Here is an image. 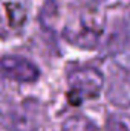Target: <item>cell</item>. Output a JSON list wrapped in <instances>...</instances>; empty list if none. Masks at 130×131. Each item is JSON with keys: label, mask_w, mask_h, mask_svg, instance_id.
I'll return each mask as SVG.
<instances>
[{"label": "cell", "mask_w": 130, "mask_h": 131, "mask_svg": "<svg viewBox=\"0 0 130 131\" xmlns=\"http://www.w3.org/2000/svg\"><path fill=\"white\" fill-rule=\"evenodd\" d=\"M103 32L104 25L99 15L94 11H86L66 25L63 29V37L70 44L80 49H94L99 44Z\"/></svg>", "instance_id": "cell-1"}, {"label": "cell", "mask_w": 130, "mask_h": 131, "mask_svg": "<svg viewBox=\"0 0 130 131\" xmlns=\"http://www.w3.org/2000/svg\"><path fill=\"white\" fill-rule=\"evenodd\" d=\"M69 93L67 99L72 105H81L84 99L97 98L104 87V75L95 67H78L67 75Z\"/></svg>", "instance_id": "cell-2"}, {"label": "cell", "mask_w": 130, "mask_h": 131, "mask_svg": "<svg viewBox=\"0 0 130 131\" xmlns=\"http://www.w3.org/2000/svg\"><path fill=\"white\" fill-rule=\"evenodd\" d=\"M0 70L6 78L17 82H34L40 76V70L32 61L17 55L2 57Z\"/></svg>", "instance_id": "cell-3"}, {"label": "cell", "mask_w": 130, "mask_h": 131, "mask_svg": "<svg viewBox=\"0 0 130 131\" xmlns=\"http://www.w3.org/2000/svg\"><path fill=\"white\" fill-rule=\"evenodd\" d=\"M14 131H37L41 122V107L35 101H25L12 113Z\"/></svg>", "instance_id": "cell-4"}, {"label": "cell", "mask_w": 130, "mask_h": 131, "mask_svg": "<svg viewBox=\"0 0 130 131\" xmlns=\"http://www.w3.org/2000/svg\"><path fill=\"white\" fill-rule=\"evenodd\" d=\"M107 96L115 105L127 107L130 105V76H115L110 82Z\"/></svg>", "instance_id": "cell-5"}, {"label": "cell", "mask_w": 130, "mask_h": 131, "mask_svg": "<svg viewBox=\"0 0 130 131\" xmlns=\"http://www.w3.org/2000/svg\"><path fill=\"white\" fill-rule=\"evenodd\" d=\"M61 131H98L97 124L89 119L84 114H73L70 117H67L63 125Z\"/></svg>", "instance_id": "cell-6"}, {"label": "cell", "mask_w": 130, "mask_h": 131, "mask_svg": "<svg viewBox=\"0 0 130 131\" xmlns=\"http://www.w3.org/2000/svg\"><path fill=\"white\" fill-rule=\"evenodd\" d=\"M5 9H6V14L9 17V23L12 26H22L23 25V21L26 18V12L18 3H6Z\"/></svg>", "instance_id": "cell-7"}, {"label": "cell", "mask_w": 130, "mask_h": 131, "mask_svg": "<svg viewBox=\"0 0 130 131\" xmlns=\"http://www.w3.org/2000/svg\"><path fill=\"white\" fill-rule=\"evenodd\" d=\"M107 131H130V117L112 116L107 121Z\"/></svg>", "instance_id": "cell-8"}, {"label": "cell", "mask_w": 130, "mask_h": 131, "mask_svg": "<svg viewBox=\"0 0 130 131\" xmlns=\"http://www.w3.org/2000/svg\"><path fill=\"white\" fill-rule=\"evenodd\" d=\"M81 2H84V3H87V5H95V3H99L101 0H81Z\"/></svg>", "instance_id": "cell-9"}]
</instances>
